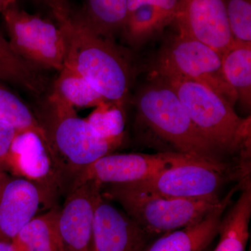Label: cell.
I'll list each match as a JSON object with an SVG mask.
<instances>
[{
	"mask_svg": "<svg viewBox=\"0 0 251 251\" xmlns=\"http://www.w3.org/2000/svg\"><path fill=\"white\" fill-rule=\"evenodd\" d=\"M15 52L34 67L60 72L64 67L66 38L62 28L13 3L1 13Z\"/></svg>",
	"mask_w": 251,
	"mask_h": 251,
	"instance_id": "cell-8",
	"label": "cell"
},
{
	"mask_svg": "<svg viewBox=\"0 0 251 251\" xmlns=\"http://www.w3.org/2000/svg\"><path fill=\"white\" fill-rule=\"evenodd\" d=\"M6 172L39 185L51 197L63 189L52 151L34 132H18L8 156Z\"/></svg>",
	"mask_w": 251,
	"mask_h": 251,
	"instance_id": "cell-13",
	"label": "cell"
},
{
	"mask_svg": "<svg viewBox=\"0 0 251 251\" xmlns=\"http://www.w3.org/2000/svg\"><path fill=\"white\" fill-rule=\"evenodd\" d=\"M101 188L93 181L71 189L57 208L54 230L60 251H93L94 217Z\"/></svg>",
	"mask_w": 251,
	"mask_h": 251,
	"instance_id": "cell-10",
	"label": "cell"
},
{
	"mask_svg": "<svg viewBox=\"0 0 251 251\" xmlns=\"http://www.w3.org/2000/svg\"><path fill=\"white\" fill-rule=\"evenodd\" d=\"M194 160L196 159L169 151L108 153L82 170L73 180L69 191L89 181H93L100 188L138 182L168 167Z\"/></svg>",
	"mask_w": 251,
	"mask_h": 251,
	"instance_id": "cell-9",
	"label": "cell"
},
{
	"mask_svg": "<svg viewBox=\"0 0 251 251\" xmlns=\"http://www.w3.org/2000/svg\"><path fill=\"white\" fill-rule=\"evenodd\" d=\"M174 21L180 34L205 44L221 57L234 44L224 0H179Z\"/></svg>",
	"mask_w": 251,
	"mask_h": 251,
	"instance_id": "cell-11",
	"label": "cell"
},
{
	"mask_svg": "<svg viewBox=\"0 0 251 251\" xmlns=\"http://www.w3.org/2000/svg\"><path fill=\"white\" fill-rule=\"evenodd\" d=\"M250 176V163L190 161L168 167L148 179L126 184L130 187L183 199H216L229 181Z\"/></svg>",
	"mask_w": 251,
	"mask_h": 251,
	"instance_id": "cell-6",
	"label": "cell"
},
{
	"mask_svg": "<svg viewBox=\"0 0 251 251\" xmlns=\"http://www.w3.org/2000/svg\"><path fill=\"white\" fill-rule=\"evenodd\" d=\"M153 74L165 81L202 84L224 97L232 106L238 100L237 92L225 76L222 57L205 44L180 33L161 48Z\"/></svg>",
	"mask_w": 251,
	"mask_h": 251,
	"instance_id": "cell-7",
	"label": "cell"
},
{
	"mask_svg": "<svg viewBox=\"0 0 251 251\" xmlns=\"http://www.w3.org/2000/svg\"><path fill=\"white\" fill-rule=\"evenodd\" d=\"M234 43L251 45V0H224Z\"/></svg>",
	"mask_w": 251,
	"mask_h": 251,
	"instance_id": "cell-25",
	"label": "cell"
},
{
	"mask_svg": "<svg viewBox=\"0 0 251 251\" xmlns=\"http://www.w3.org/2000/svg\"><path fill=\"white\" fill-rule=\"evenodd\" d=\"M165 82L179 97L201 135L220 154H235L242 161L250 162L251 117H239L224 97L202 84L186 80Z\"/></svg>",
	"mask_w": 251,
	"mask_h": 251,
	"instance_id": "cell-4",
	"label": "cell"
},
{
	"mask_svg": "<svg viewBox=\"0 0 251 251\" xmlns=\"http://www.w3.org/2000/svg\"><path fill=\"white\" fill-rule=\"evenodd\" d=\"M127 2L128 15L141 5L151 4L156 6L174 20L179 6V0H127Z\"/></svg>",
	"mask_w": 251,
	"mask_h": 251,
	"instance_id": "cell-27",
	"label": "cell"
},
{
	"mask_svg": "<svg viewBox=\"0 0 251 251\" xmlns=\"http://www.w3.org/2000/svg\"><path fill=\"white\" fill-rule=\"evenodd\" d=\"M138 120L177 153L198 161L227 163L201 135L173 89L156 78L136 99Z\"/></svg>",
	"mask_w": 251,
	"mask_h": 251,
	"instance_id": "cell-3",
	"label": "cell"
},
{
	"mask_svg": "<svg viewBox=\"0 0 251 251\" xmlns=\"http://www.w3.org/2000/svg\"><path fill=\"white\" fill-rule=\"evenodd\" d=\"M16 1V0H0V13L1 14L3 11Z\"/></svg>",
	"mask_w": 251,
	"mask_h": 251,
	"instance_id": "cell-29",
	"label": "cell"
},
{
	"mask_svg": "<svg viewBox=\"0 0 251 251\" xmlns=\"http://www.w3.org/2000/svg\"><path fill=\"white\" fill-rule=\"evenodd\" d=\"M95 108L85 119L99 137L112 139L125 134L124 108L108 100Z\"/></svg>",
	"mask_w": 251,
	"mask_h": 251,
	"instance_id": "cell-24",
	"label": "cell"
},
{
	"mask_svg": "<svg viewBox=\"0 0 251 251\" xmlns=\"http://www.w3.org/2000/svg\"><path fill=\"white\" fill-rule=\"evenodd\" d=\"M50 198L32 181L7 172L0 173V242H12Z\"/></svg>",
	"mask_w": 251,
	"mask_h": 251,
	"instance_id": "cell-12",
	"label": "cell"
},
{
	"mask_svg": "<svg viewBox=\"0 0 251 251\" xmlns=\"http://www.w3.org/2000/svg\"><path fill=\"white\" fill-rule=\"evenodd\" d=\"M237 201L223 216L219 226V243L214 251H246L251 216L250 177L245 180Z\"/></svg>",
	"mask_w": 251,
	"mask_h": 251,
	"instance_id": "cell-16",
	"label": "cell"
},
{
	"mask_svg": "<svg viewBox=\"0 0 251 251\" xmlns=\"http://www.w3.org/2000/svg\"><path fill=\"white\" fill-rule=\"evenodd\" d=\"M52 93L75 109L97 107L106 101L84 77L67 67L59 72Z\"/></svg>",
	"mask_w": 251,
	"mask_h": 251,
	"instance_id": "cell-21",
	"label": "cell"
},
{
	"mask_svg": "<svg viewBox=\"0 0 251 251\" xmlns=\"http://www.w3.org/2000/svg\"><path fill=\"white\" fill-rule=\"evenodd\" d=\"M150 235L99 195L94 217L93 251H143Z\"/></svg>",
	"mask_w": 251,
	"mask_h": 251,
	"instance_id": "cell-14",
	"label": "cell"
},
{
	"mask_svg": "<svg viewBox=\"0 0 251 251\" xmlns=\"http://www.w3.org/2000/svg\"><path fill=\"white\" fill-rule=\"evenodd\" d=\"M17 133L12 126L0 122V173L6 172L8 156Z\"/></svg>",
	"mask_w": 251,
	"mask_h": 251,
	"instance_id": "cell-26",
	"label": "cell"
},
{
	"mask_svg": "<svg viewBox=\"0 0 251 251\" xmlns=\"http://www.w3.org/2000/svg\"><path fill=\"white\" fill-rule=\"evenodd\" d=\"M241 180L209 214L196 224L162 234L156 240L148 244L143 251H203L219 234L225 211L234 193L242 188Z\"/></svg>",
	"mask_w": 251,
	"mask_h": 251,
	"instance_id": "cell-15",
	"label": "cell"
},
{
	"mask_svg": "<svg viewBox=\"0 0 251 251\" xmlns=\"http://www.w3.org/2000/svg\"><path fill=\"white\" fill-rule=\"evenodd\" d=\"M100 191L105 199L120 204L126 214L149 235L167 232L196 224L215 209L221 198L183 199L163 197L126 184L108 185Z\"/></svg>",
	"mask_w": 251,
	"mask_h": 251,
	"instance_id": "cell-5",
	"label": "cell"
},
{
	"mask_svg": "<svg viewBox=\"0 0 251 251\" xmlns=\"http://www.w3.org/2000/svg\"><path fill=\"white\" fill-rule=\"evenodd\" d=\"M0 82H9L36 94L45 88V82L36 67L14 50L0 31Z\"/></svg>",
	"mask_w": 251,
	"mask_h": 251,
	"instance_id": "cell-17",
	"label": "cell"
},
{
	"mask_svg": "<svg viewBox=\"0 0 251 251\" xmlns=\"http://www.w3.org/2000/svg\"><path fill=\"white\" fill-rule=\"evenodd\" d=\"M223 70L244 106L251 103V45L234 43L222 56Z\"/></svg>",
	"mask_w": 251,
	"mask_h": 251,
	"instance_id": "cell-20",
	"label": "cell"
},
{
	"mask_svg": "<svg viewBox=\"0 0 251 251\" xmlns=\"http://www.w3.org/2000/svg\"><path fill=\"white\" fill-rule=\"evenodd\" d=\"M39 122L45 130L58 169L62 188H70L82 170L122 146L126 134L112 138L99 137L75 109L51 93ZM68 190V191H69Z\"/></svg>",
	"mask_w": 251,
	"mask_h": 251,
	"instance_id": "cell-2",
	"label": "cell"
},
{
	"mask_svg": "<svg viewBox=\"0 0 251 251\" xmlns=\"http://www.w3.org/2000/svg\"><path fill=\"white\" fill-rule=\"evenodd\" d=\"M58 25L67 44L64 67L84 77L105 100L124 108L130 67L112 40L97 34L78 14Z\"/></svg>",
	"mask_w": 251,
	"mask_h": 251,
	"instance_id": "cell-1",
	"label": "cell"
},
{
	"mask_svg": "<svg viewBox=\"0 0 251 251\" xmlns=\"http://www.w3.org/2000/svg\"><path fill=\"white\" fill-rule=\"evenodd\" d=\"M49 8L58 24L67 21L72 16L69 0H39Z\"/></svg>",
	"mask_w": 251,
	"mask_h": 251,
	"instance_id": "cell-28",
	"label": "cell"
},
{
	"mask_svg": "<svg viewBox=\"0 0 251 251\" xmlns=\"http://www.w3.org/2000/svg\"><path fill=\"white\" fill-rule=\"evenodd\" d=\"M0 122L12 126L17 132H34L44 140L51 150L49 138L38 117L33 114L30 109L21 99L6 88L1 82Z\"/></svg>",
	"mask_w": 251,
	"mask_h": 251,
	"instance_id": "cell-23",
	"label": "cell"
},
{
	"mask_svg": "<svg viewBox=\"0 0 251 251\" xmlns=\"http://www.w3.org/2000/svg\"><path fill=\"white\" fill-rule=\"evenodd\" d=\"M57 208L28 223L11 242L12 251H60L54 230Z\"/></svg>",
	"mask_w": 251,
	"mask_h": 251,
	"instance_id": "cell-19",
	"label": "cell"
},
{
	"mask_svg": "<svg viewBox=\"0 0 251 251\" xmlns=\"http://www.w3.org/2000/svg\"><path fill=\"white\" fill-rule=\"evenodd\" d=\"M0 251H12L11 242H0Z\"/></svg>",
	"mask_w": 251,
	"mask_h": 251,
	"instance_id": "cell-30",
	"label": "cell"
},
{
	"mask_svg": "<svg viewBox=\"0 0 251 251\" xmlns=\"http://www.w3.org/2000/svg\"><path fill=\"white\" fill-rule=\"evenodd\" d=\"M173 21L153 5L143 4L128 14L122 30L130 45L138 46Z\"/></svg>",
	"mask_w": 251,
	"mask_h": 251,
	"instance_id": "cell-22",
	"label": "cell"
},
{
	"mask_svg": "<svg viewBox=\"0 0 251 251\" xmlns=\"http://www.w3.org/2000/svg\"><path fill=\"white\" fill-rule=\"evenodd\" d=\"M79 16L99 35L112 40L128 16L127 0H87Z\"/></svg>",
	"mask_w": 251,
	"mask_h": 251,
	"instance_id": "cell-18",
	"label": "cell"
}]
</instances>
